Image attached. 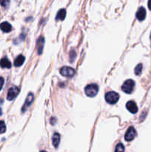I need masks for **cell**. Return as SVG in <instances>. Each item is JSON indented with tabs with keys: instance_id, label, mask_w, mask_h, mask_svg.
<instances>
[{
	"instance_id": "1",
	"label": "cell",
	"mask_w": 151,
	"mask_h": 152,
	"mask_svg": "<svg viewBox=\"0 0 151 152\" xmlns=\"http://www.w3.org/2000/svg\"><path fill=\"white\" fill-rule=\"evenodd\" d=\"M85 94L87 96H90V97H93L97 94L98 91H99V86L96 84H90L87 85L84 89Z\"/></svg>"
},
{
	"instance_id": "2",
	"label": "cell",
	"mask_w": 151,
	"mask_h": 152,
	"mask_svg": "<svg viewBox=\"0 0 151 152\" xmlns=\"http://www.w3.org/2000/svg\"><path fill=\"white\" fill-rule=\"evenodd\" d=\"M119 99V95L115 91L108 92L105 94V100L109 104H115L116 103Z\"/></svg>"
},
{
	"instance_id": "3",
	"label": "cell",
	"mask_w": 151,
	"mask_h": 152,
	"mask_svg": "<svg viewBox=\"0 0 151 152\" xmlns=\"http://www.w3.org/2000/svg\"><path fill=\"white\" fill-rule=\"evenodd\" d=\"M135 87V83L133 80H127L123 83L122 91L126 94H131Z\"/></svg>"
},
{
	"instance_id": "4",
	"label": "cell",
	"mask_w": 151,
	"mask_h": 152,
	"mask_svg": "<svg viewBox=\"0 0 151 152\" xmlns=\"http://www.w3.org/2000/svg\"><path fill=\"white\" fill-rule=\"evenodd\" d=\"M60 74L65 77H73L76 74V71L70 67L65 66L60 69Z\"/></svg>"
},
{
	"instance_id": "5",
	"label": "cell",
	"mask_w": 151,
	"mask_h": 152,
	"mask_svg": "<svg viewBox=\"0 0 151 152\" xmlns=\"http://www.w3.org/2000/svg\"><path fill=\"white\" fill-rule=\"evenodd\" d=\"M19 93V88L16 86H13L11 87L10 88H9L8 92H7V98L8 100H13Z\"/></svg>"
},
{
	"instance_id": "6",
	"label": "cell",
	"mask_w": 151,
	"mask_h": 152,
	"mask_svg": "<svg viewBox=\"0 0 151 152\" xmlns=\"http://www.w3.org/2000/svg\"><path fill=\"white\" fill-rule=\"evenodd\" d=\"M136 136V131L135 130V129L133 127H130L128 129V130L127 131L125 134V136H124V140L126 141H132Z\"/></svg>"
},
{
	"instance_id": "7",
	"label": "cell",
	"mask_w": 151,
	"mask_h": 152,
	"mask_svg": "<svg viewBox=\"0 0 151 152\" xmlns=\"http://www.w3.org/2000/svg\"><path fill=\"white\" fill-rule=\"evenodd\" d=\"M33 99H34V95L32 93L29 94L28 95V96H27L26 100H25V104H24L23 107H22V113H25V111H27V109L28 108V107H29L30 105H31V103L33 102Z\"/></svg>"
},
{
	"instance_id": "8",
	"label": "cell",
	"mask_w": 151,
	"mask_h": 152,
	"mask_svg": "<svg viewBox=\"0 0 151 152\" xmlns=\"http://www.w3.org/2000/svg\"><path fill=\"white\" fill-rule=\"evenodd\" d=\"M126 108L132 114H136L138 111V107L136 105V102L133 101H129L126 104Z\"/></svg>"
},
{
	"instance_id": "9",
	"label": "cell",
	"mask_w": 151,
	"mask_h": 152,
	"mask_svg": "<svg viewBox=\"0 0 151 152\" xmlns=\"http://www.w3.org/2000/svg\"><path fill=\"white\" fill-rule=\"evenodd\" d=\"M145 17H146V10L143 7H139L137 13H136V18L139 21H143L145 19Z\"/></svg>"
},
{
	"instance_id": "10",
	"label": "cell",
	"mask_w": 151,
	"mask_h": 152,
	"mask_svg": "<svg viewBox=\"0 0 151 152\" xmlns=\"http://www.w3.org/2000/svg\"><path fill=\"white\" fill-rule=\"evenodd\" d=\"M44 39L43 37H39L37 40V48H38V53L41 54L42 53L43 48H44Z\"/></svg>"
},
{
	"instance_id": "11",
	"label": "cell",
	"mask_w": 151,
	"mask_h": 152,
	"mask_svg": "<svg viewBox=\"0 0 151 152\" xmlns=\"http://www.w3.org/2000/svg\"><path fill=\"white\" fill-rule=\"evenodd\" d=\"M0 28H1V30L3 32L8 33L10 32V31H11L12 26L10 23H8V22H4L0 25Z\"/></svg>"
},
{
	"instance_id": "12",
	"label": "cell",
	"mask_w": 151,
	"mask_h": 152,
	"mask_svg": "<svg viewBox=\"0 0 151 152\" xmlns=\"http://www.w3.org/2000/svg\"><path fill=\"white\" fill-rule=\"evenodd\" d=\"M0 66L3 68H11V63L7 58L4 57L0 60Z\"/></svg>"
},
{
	"instance_id": "13",
	"label": "cell",
	"mask_w": 151,
	"mask_h": 152,
	"mask_svg": "<svg viewBox=\"0 0 151 152\" xmlns=\"http://www.w3.org/2000/svg\"><path fill=\"white\" fill-rule=\"evenodd\" d=\"M25 60V56H22V55H19V56L16 58V59L14 60V65L16 67L21 66V65H22V64L24 63Z\"/></svg>"
},
{
	"instance_id": "14",
	"label": "cell",
	"mask_w": 151,
	"mask_h": 152,
	"mask_svg": "<svg viewBox=\"0 0 151 152\" xmlns=\"http://www.w3.org/2000/svg\"><path fill=\"white\" fill-rule=\"evenodd\" d=\"M65 16H66V10L65 9H61L58 12L56 19V20H64L65 19Z\"/></svg>"
},
{
	"instance_id": "15",
	"label": "cell",
	"mask_w": 151,
	"mask_h": 152,
	"mask_svg": "<svg viewBox=\"0 0 151 152\" xmlns=\"http://www.w3.org/2000/svg\"><path fill=\"white\" fill-rule=\"evenodd\" d=\"M60 142V135L57 133H55L53 136V144L55 148H57Z\"/></svg>"
},
{
	"instance_id": "16",
	"label": "cell",
	"mask_w": 151,
	"mask_h": 152,
	"mask_svg": "<svg viewBox=\"0 0 151 152\" xmlns=\"http://www.w3.org/2000/svg\"><path fill=\"white\" fill-rule=\"evenodd\" d=\"M142 64H139V65L136 67V68H135V74H136L137 76H139L141 75V74H142Z\"/></svg>"
},
{
	"instance_id": "17",
	"label": "cell",
	"mask_w": 151,
	"mask_h": 152,
	"mask_svg": "<svg viewBox=\"0 0 151 152\" xmlns=\"http://www.w3.org/2000/svg\"><path fill=\"white\" fill-rule=\"evenodd\" d=\"M6 131V126L4 121H0V134L4 133Z\"/></svg>"
},
{
	"instance_id": "18",
	"label": "cell",
	"mask_w": 151,
	"mask_h": 152,
	"mask_svg": "<svg viewBox=\"0 0 151 152\" xmlns=\"http://www.w3.org/2000/svg\"><path fill=\"white\" fill-rule=\"evenodd\" d=\"M10 0H0V4H1L2 7H7L10 4Z\"/></svg>"
},
{
	"instance_id": "19",
	"label": "cell",
	"mask_w": 151,
	"mask_h": 152,
	"mask_svg": "<svg viewBox=\"0 0 151 152\" xmlns=\"http://www.w3.org/2000/svg\"><path fill=\"white\" fill-rule=\"evenodd\" d=\"M115 151H124V145L121 143H118V145H116V148L115 149Z\"/></svg>"
},
{
	"instance_id": "20",
	"label": "cell",
	"mask_w": 151,
	"mask_h": 152,
	"mask_svg": "<svg viewBox=\"0 0 151 152\" xmlns=\"http://www.w3.org/2000/svg\"><path fill=\"white\" fill-rule=\"evenodd\" d=\"M4 79L2 78V77H0V90H1V88H2L3 87V85H4Z\"/></svg>"
},
{
	"instance_id": "21",
	"label": "cell",
	"mask_w": 151,
	"mask_h": 152,
	"mask_svg": "<svg viewBox=\"0 0 151 152\" xmlns=\"http://www.w3.org/2000/svg\"><path fill=\"white\" fill-rule=\"evenodd\" d=\"M148 8H149L150 10H151V0H149V1H148Z\"/></svg>"
},
{
	"instance_id": "22",
	"label": "cell",
	"mask_w": 151,
	"mask_h": 152,
	"mask_svg": "<svg viewBox=\"0 0 151 152\" xmlns=\"http://www.w3.org/2000/svg\"><path fill=\"white\" fill-rule=\"evenodd\" d=\"M1 114H2V112H1V109L0 108V115H1Z\"/></svg>"
},
{
	"instance_id": "23",
	"label": "cell",
	"mask_w": 151,
	"mask_h": 152,
	"mask_svg": "<svg viewBox=\"0 0 151 152\" xmlns=\"http://www.w3.org/2000/svg\"><path fill=\"white\" fill-rule=\"evenodd\" d=\"M150 40H151V35H150Z\"/></svg>"
}]
</instances>
